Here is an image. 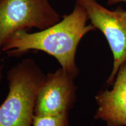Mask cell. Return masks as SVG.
<instances>
[{
  "instance_id": "52a82bcc",
  "label": "cell",
  "mask_w": 126,
  "mask_h": 126,
  "mask_svg": "<svg viewBox=\"0 0 126 126\" xmlns=\"http://www.w3.org/2000/svg\"><path fill=\"white\" fill-rule=\"evenodd\" d=\"M32 126H70L69 113L57 114H34Z\"/></svg>"
},
{
  "instance_id": "30bf717a",
  "label": "cell",
  "mask_w": 126,
  "mask_h": 126,
  "mask_svg": "<svg viewBox=\"0 0 126 126\" xmlns=\"http://www.w3.org/2000/svg\"><path fill=\"white\" fill-rule=\"evenodd\" d=\"M121 11H122V14H123V15L125 16L126 17V9H121Z\"/></svg>"
},
{
  "instance_id": "5b68a950",
  "label": "cell",
  "mask_w": 126,
  "mask_h": 126,
  "mask_svg": "<svg viewBox=\"0 0 126 126\" xmlns=\"http://www.w3.org/2000/svg\"><path fill=\"white\" fill-rule=\"evenodd\" d=\"M74 78L62 68L48 74L37 94L34 114L69 113L76 99Z\"/></svg>"
},
{
  "instance_id": "ba28073f",
  "label": "cell",
  "mask_w": 126,
  "mask_h": 126,
  "mask_svg": "<svg viewBox=\"0 0 126 126\" xmlns=\"http://www.w3.org/2000/svg\"><path fill=\"white\" fill-rule=\"evenodd\" d=\"M107 4L108 5H114L119 4H125L126 5V0H108Z\"/></svg>"
},
{
  "instance_id": "277c9868",
  "label": "cell",
  "mask_w": 126,
  "mask_h": 126,
  "mask_svg": "<svg viewBox=\"0 0 126 126\" xmlns=\"http://www.w3.org/2000/svg\"><path fill=\"white\" fill-rule=\"evenodd\" d=\"M87 12L91 23L104 34L113 56L111 72L106 83L114 81L118 71L126 62V17L121 8L111 11L96 0H75Z\"/></svg>"
},
{
  "instance_id": "8992f818",
  "label": "cell",
  "mask_w": 126,
  "mask_h": 126,
  "mask_svg": "<svg viewBox=\"0 0 126 126\" xmlns=\"http://www.w3.org/2000/svg\"><path fill=\"white\" fill-rule=\"evenodd\" d=\"M113 83L111 90L101 91L96 96L97 109L94 117L108 126H126V62Z\"/></svg>"
},
{
  "instance_id": "7a4b0ae2",
  "label": "cell",
  "mask_w": 126,
  "mask_h": 126,
  "mask_svg": "<svg viewBox=\"0 0 126 126\" xmlns=\"http://www.w3.org/2000/svg\"><path fill=\"white\" fill-rule=\"evenodd\" d=\"M46 76L32 60L27 59L7 72L9 91L0 106V126H31L37 94Z\"/></svg>"
},
{
  "instance_id": "3957f363",
  "label": "cell",
  "mask_w": 126,
  "mask_h": 126,
  "mask_svg": "<svg viewBox=\"0 0 126 126\" xmlns=\"http://www.w3.org/2000/svg\"><path fill=\"white\" fill-rule=\"evenodd\" d=\"M60 18L48 0H0V56L3 45L16 32L45 29Z\"/></svg>"
},
{
  "instance_id": "6da1fadb",
  "label": "cell",
  "mask_w": 126,
  "mask_h": 126,
  "mask_svg": "<svg viewBox=\"0 0 126 126\" xmlns=\"http://www.w3.org/2000/svg\"><path fill=\"white\" fill-rule=\"evenodd\" d=\"M87 12L82 6L75 4L73 11L59 22L39 32L29 33L26 30L16 32L5 41L2 51L9 57H17L31 50H38L54 57L61 68L76 77L78 69L75 54L82 39L95 29L87 24Z\"/></svg>"
},
{
  "instance_id": "9c48e42d",
  "label": "cell",
  "mask_w": 126,
  "mask_h": 126,
  "mask_svg": "<svg viewBox=\"0 0 126 126\" xmlns=\"http://www.w3.org/2000/svg\"><path fill=\"white\" fill-rule=\"evenodd\" d=\"M2 72H3V67L2 65L0 64V82H1V81H2Z\"/></svg>"
}]
</instances>
